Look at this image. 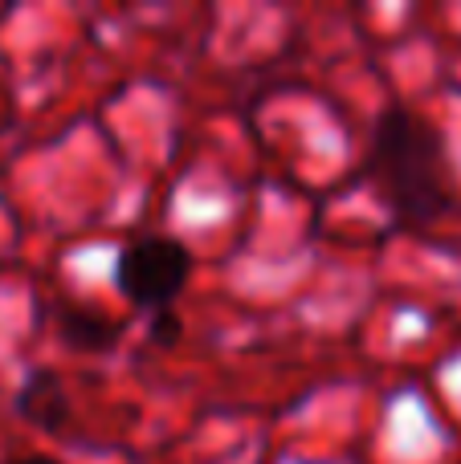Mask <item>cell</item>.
<instances>
[{
    "label": "cell",
    "mask_w": 461,
    "mask_h": 464,
    "mask_svg": "<svg viewBox=\"0 0 461 464\" xmlns=\"http://www.w3.org/2000/svg\"><path fill=\"white\" fill-rule=\"evenodd\" d=\"M368 176L405 228H425L457 204V179L441 130L405 102H388L372 127Z\"/></svg>",
    "instance_id": "1"
},
{
    "label": "cell",
    "mask_w": 461,
    "mask_h": 464,
    "mask_svg": "<svg viewBox=\"0 0 461 464\" xmlns=\"http://www.w3.org/2000/svg\"><path fill=\"white\" fill-rule=\"evenodd\" d=\"M21 416L33 420V424H41V428H57L65 416H70V403H65V392H62L54 371H37V375L25 383Z\"/></svg>",
    "instance_id": "3"
},
{
    "label": "cell",
    "mask_w": 461,
    "mask_h": 464,
    "mask_svg": "<svg viewBox=\"0 0 461 464\" xmlns=\"http://www.w3.org/2000/svg\"><path fill=\"white\" fill-rule=\"evenodd\" d=\"M8 464H57V460H49V457H21V460H8Z\"/></svg>",
    "instance_id": "5"
},
{
    "label": "cell",
    "mask_w": 461,
    "mask_h": 464,
    "mask_svg": "<svg viewBox=\"0 0 461 464\" xmlns=\"http://www.w3.org/2000/svg\"><path fill=\"white\" fill-rule=\"evenodd\" d=\"M180 322H176V314L172 310H163V314H155V338L160 343H176V334H180Z\"/></svg>",
    "instance_id": "4"
},
{
    "label": "cell",
    "mask_w": 461,
    "mask_h": 464,
    "mask_svg": "<svg viewBox=\"0 0 461 464\" xmlns=\"http://www.w3.org/2000/svg\"><path fill=\"white\" fill-rule=\"evenodd\" d=\"M192 277V253L176 237H139L114 256V285L139 310L163 314Z\"/></svg>",
    "instance_id": "2"
}]
</instances>
